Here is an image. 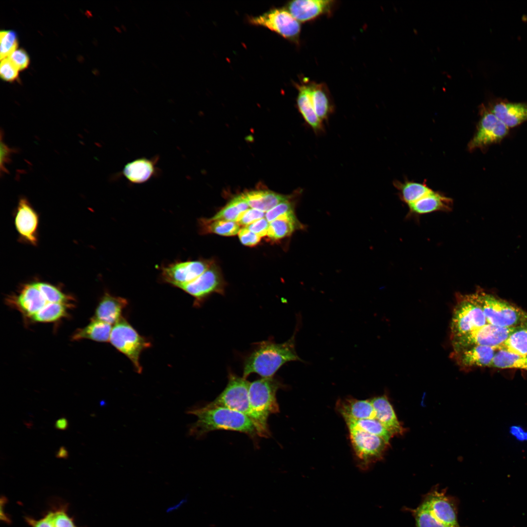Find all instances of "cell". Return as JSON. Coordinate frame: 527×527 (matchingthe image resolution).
<instances>
[{
	"label": "cell",
	"mask_w": 527,
	"mask_h": 527,
	"mask_svg": "<svg viewBox=\"0 0 527 527\" xmlns=\"http://www.w3.org/2000/svg\"><path fill=\"white\" fill-rule=\"evenodd\" d=\"M186 412L197 417V421L189 426L188 430L189 435L197 439L216 430L238 431L253 439L269 437L249 416L225 407L208 404L192 407Z\"/></svg>",
	"instance_id": "1"
},
{
	"label": "cell",
	"mask_w": 527,
	"mask_h": 527,
	"mask_svg": "<svg viewBox=\"0 0 527 527\" xmlns=\"http://www.w3.org/2000/svg\"><path fill=\"white\" fill-rule=\"evenodd\" d=\"M295 331L287 341L276 343L268 339L255 344L251 352L244 359L243 365V378L256 373L262 378L273 377L277 371L288 362L299 361L301 359L295 350Z\"/></svg>",
	"instance_id": "2"
},
{
	"label": "cell",
	"mask_w": 527,
	"mask_h": 527,
	"mask_svg": "<svg viewBox=\"0 0 527 527\" xmlns=\"http://www.w3.org/2000/svg\"><path fill=\"white\" fill-rule=\"evenodd\" d=\"M250 382L238 376L231 371H228V383L224 390L212 402L210 405L225 407L249 416L269 436L270 432L267 421L255 412L250 405L249 398Z\"/></svg>",
	"instance_id": "3"
},
{
	"label": "cell",
	"mask_w": 527,
	"mask_h": 527,
	"mask_svg": "<svg viewBox=\"0 0 527 527\" xmlns=\"http://www.w3.org/2000/svg\"><path fill=\"white\" fill-rule=\"evenodd\" d=\"M470 295L483 310L488 324L508 328L527 323V312L514 304L484 292Z\"/></svg>",
	"instance_id": "4"
},
{
	"label": "cell",
	"mask_w": 527,
	"mask_h": 527,
	"mask_svg": "<svg viewBox=\"0 0 527 527\" xmlns=\"http://www.w3.org/2000/svg\"><path fill=\"white\" fill-rule=\"evenodd\" d=\"M110 342L120 352L127 356L138 373H141L140 363L142 352L150 346L151 344L141 336L124 319L122 318L112 328Z\"/></svg>",
	"instance_id": "5"
},
{
	"label": "cell",
	"mask_w": 527,
	"mask_h": 527,
	"mask_svg": "<svg viewBox=\"0 0 527 527\" xmlns=\"http://www.w3.org/2000/svg\"><path fill=\"white\" fill-rule=\"evenodd\" d=\"M487 324L483 310L474 301L470 294L461 295L453 314L451 339L467 334Z\"/></svg>",
	"instance_id": "6"
},
{
	"label": "cell",
	"mask_w": 527,
	"mask_h": 527,
	"mask_svg": "<svg viewBox=\"0 0 527 527\" xmlns=\"http://www.w3.org/2000/svg\"><path fill=\"white\" fill-rule=\"evenodd\" d=\"M282 386V384L273 377L262 378L250 382L249 398L251 407L266 421L270 415L279 412L276 393Z\"/></svg>",
	"instance_id": "7"
},
{
	"label": "cell",
	"mask_w": 527,
	"mask_h": 527,
	"mask_svg": "<svg viewBox=\"0 0 527 527\" xmlns=\"http://www.w3.org/2000/svg\"><path fill=\"white\" fill-rule=\"evenodd\" d=\"M480 119L476 131L467 145L469 151L484 150L500 142L508 133V128L493 113L490 108L481 105Z\"/></svg>",
	"instance_id": "8"
},
{
	"label": "cell",
	"mask_w": 527,
	"mask_h": 527,
	"mask_svg": "<svg viewBox=\"0 0 527 527\" xmlns=\"http://www.w3.org/2000/svg\"><path fill=\"white\" fill-rule=\"evenodd\" d=\"M249 21L252 24L266 28L293 41L298 40L301 32L300 22L286 8L271 9L261 15L249 18Z\"/></svg>",
	"instance_id": "9"
},
{
	"label": "cell",
	"mask_w": 527,
	"mask_h": 527,
	"mask_svg": "<svg viewBox=\"0 0 527 527\" xmlns=\"http://www.w3.org/2000/svg\"><path fill=\"white\" fill-rule=\"evenodd\" d=\"M517 327H502L487 324L467 334L451 339L454 352L474 345L487 346L497 349Z\"/></svg>",
	"instance_id": "10"
},
{
	"label": "cell",
	"mask_w": 527,
	"mask_h": 527,
	"mask_svg": "<svg viewBox=\"0 0 527 527\" xmlns=\"http://www.w3.org/2000/svg\"><path fill=\"white\" fill-rule=\"evenodd\" d=\"M348 428L355 455L363 466H367L382 458L389 443L379 436L358 428Z\"/></svg>",
	"instance_id": "11"
},
{
	"label": "cell",
	"mask_w": 527,
	"mask_h": 527,
	"mask_svg": "<svg viewBox=\"0 0 527 527\" xmlns=\"http://www.w3.org/2000/svg\"><path fill=\"white\" fill-rule=\"evenodd\" d=\"M426 504L431 515L445 527H461L458 520L457 499L446 494L445 489L438 487L431 490L422 499Z\"/></svg>",
	"instance_id": "12"
},
{
	"label": "cell",
	"mask_w": 527,
	"mask_h": 527,
	"mask_svg": "<svg viewBox=\"0 0 527 527\" xmlns=\"http://www.w3.org/2000/svg\"><path fill=\"white\" fill-rule=\"evenodd\" d=\"M210 265L209 262L203 260L175 262L162 266L161 278L179 287L197 278Z\"/></svg>",
	"instance_id": "13"
},
{
	"label": "cell",
	"mask_w": 527,
	"mask_h": 527,
	"mask_svg": "<svg viewBox=\"0 0 527 527\" xmlns=\"http://www.w3.org/2000/svg\"><path fill=\"white\" fill-rule=\"evenodd\" d=\"M223 286L219 270L212 265L197 278L178 288L193 297L195 305H199L211 294L222 293Z\"/></svg>",
	"instance_id": "14"
},
{
	"label": "cell",
	"mask_w": 527,
	"mask_h": 527,
	"mask_svg": "<svg viewBox=\"0 0 527 527\" xmlns=\"http://www.w3.org/2000/svg\"><path fill=\"white\" fill-rule=\"evenodd\" d=\"M6 301L29 319L49 303L35 282L24 284L17 294L8 297Z\"/></svg>",
	"instance_id": "15"
},
{
	"label": "cell",
	"mask_w": 527,
	"mask_h": 527,
	"mask_svg": "<svg viewBox=\"0 0 527 527\" xmlns=\"http://www.w3.org/2000/svg\"><path fill=\"white\" fill-rule=\"evenodd\" d=\"M39 216L28 200L20 199L15 217V224L20 237L32 245L37 243Z\"/></svg>",
	"instance_id": "16"
},
{
	"label": "cell",
	"mask_w": 527,
	"mask_h": 527,
	"mask_svg": "<svg viewBox=\"0 0 527 527\" xmlns=\"http://www.w3.org/2000/svg\"><path fill=\"white\" fill-rule=\"evenodd\" d=\"M333 2L329 0H295L288 2L286 9L300 22H304L328 13Z\"/></svg>",
	"instance_id": "17"
},
{
	"label": "cell",
	"mask_w": 527,
	"mask_h": 527,
	"mask_svg": "<svg viewBox=\"0 0 527 527\" xmlns=\"http://www.w3.org/2000/svg\"><path fill=\"white\" fill-rule=\"evenodd\" d=\"M158 156L150 159L142 157L127 163L122 169V174L130 183L141 184L144 183L159 172L156 164Z\"/></svg>",
	"instance_id": "18"
},
{
	"label": "cell",
	"mask_w": 527,
	"mask_h": 527,
	"mask_svg": "<svg viewBox=\"0 0 527 527\" xmlns=\"http://www.w3.org/2000/svg\"><path fill=\"white\" fill-rule=\"evenodd\" d=\"M490 109L508 128L527 121V103L500 101Z\"/></svg>",
	"instance_id": "19"
},
{
	"label": "cell",
	"mask_w": 527,
	"mask_h": 527,
	"mask_svg": "<svg viewBox=\"0 0 527 527\" xmlns=\"http://www.w3.org/2000/svg\"><path fill=\"white\" fill-rule=\"evenodd\" d=\"M497 349L484 345H474L454 352L457 363L463 367H490Z\"/></svg>",
	"instance_id": "20"
},
{
	"label": "cell",
	"mask_w": 527,
	"mask_h": 527,
	"mask_svg": "<svg viewBox=\"0 0 527 527\" xmlns=\"http://www.w3.org/2000/svg\"><path fill=\"white\" fill-rule=\"evenodd\" d=\"M127 304L125 298L106 292L100 301L93 319L115 324L122 318V313Z\"/></svg>",
	"instance_id": "21"
},
{
	"label": "cell",
	"mask_w": 527,
	"mask_h": 527,
	"mask_svg": "<svg viewBox=\"0 0 527 527\" xmlns=\"http://www.w3.org/2000/svg\"><path fill=\"white\" fill-rule=\"evenodd\" d=\"M374 408L375 418L378 420L394 436L402 435L405 430L398 421L394 410L385 395L370 400Z\"/></svg>",
	"instance_id": "22"
},
{
	"label": "cell",
	"mask_w": 527,
	"mask_h": 527,
	"mask_svg": "<svg viewBox=\"0 0 527 527\" xmlns=\"http://www.w3.org/2000/svg\"><path fill=\"white\" fill-rule=\"evenodd\" d=\"M408 206L410 213L417 215L436 211L447 212L452 210L453 200L441 192L432 190L428 194Z\"/></svg>",
	"instance_id": "23"
},
{
	"label": "cell",
	"mask_w": 527,
	"mask_h": 527,
	"mask_svg": "<svg viewBox=\"0 0 527 527\" xmlns=\"http://www.w3.org/2000/svg\"><path fill=\"white\" fill-rule=\"evenodd\" d=\"M297 87V107L304 121L315 133L324 132V122L316 115L312 104L309 84L298 85Z\"/></svg>",
	"instance_id": "24"
},
{
	"label": "cell",
	"mask_w": 527,
	"mask_h": 527,
	"mask_svg": "<svg viewBox=\"0 0 527 527\" xmlns=\"http://www.w3.org/2000/svg\"><path fill=\"white\" fill-rule=\"evenodd\" d=\"M337 409L345 421L375 418L373 407L370 400L347 398L339 400Z\"/></svg>",
	"instance_id": "25"
},
{
	"label": "cell",
	"mask_w": 527,
	"mask_h": 527,
	"mask_svg": "<svg viewBox=\"0 0 527 527\" xmlns=\"http://www.w3.org/2000/svg\"><path fill=\"white\" fill-rule=\"evenodd\" d=\"M312 104L315 113L324 122L327 121L333 112L334 106L326 87L322 83L309 84Z\"/></svg>",
	"instance_id": "26"
},
{
	"label": "cell",
	"mask_w": 527,
	"mask_h": 527,
	"mask_svg": "<svg viewBox=\"0 0 527 527\" xmlns=\"http://www.w3.org/2000/svg\"><path fill=\"white\" fill-rule=\"evenodd\" d=\"M243 195L249 207L264 212L289 199L288 197L270 191H252Z\"/></svg>",
	"instance_id": "27"
},
{
	"label": "cell",
	"mask_w": 527,
	"mask_h": 527,
	"mask_svg": "<svg viewBox=\"0 0 527 527\" xmlns=\"http://www.w3.org/2000/svg\"><path fill=\"white\" fill-rule=\"evenodd\" d=\"M112 328L111 324L92 319L86 326L78 329L72 335V339L74 341L88 339L107 342L110 340Z\"/></svg>",
	"instance_id": "28"
},
{
	"label": "cell",
	"mask_w": 527,
	"mask_h": 527,
	"mask_svg": "<svg viewBox=\"0 0 527 527\" xmlns=\"http://www.w3.org/2000/svg\"><path fill=\"white\" fill-rule=\"evenodd\" d=\"M304 228L299 222L294 212L281 216L269 223L267 236L273 240L289 236L297 229Z\"/></svg>",
	"instance_id": "29"
},
{
	"label": "cell",
	"mask_w": 527,
	"mask_h": 527,
	"mask_svg": "<svg viewBox=\"0 0 527 527\" xmlns=\"http://www.w3.org/2000/svg\"><path fill=\"white\" fill-rule=\"evenodd\" d=\"M393 185L398 190L402 201L407 205L415 203L432 191L425 183L408 180L404 182L395 180Z\"/></svg>",
	"instance_id": "30"
},
{
	"label": "cell",
	"mask_w": 527,
	"mask_h": 527,
	"mask_svg": "<svg viewBox=\"0 0 527 527\" xmlns=\"http://www.w3.org/2000/svg\"><path fill=\"white\" fill-rule=\"evenodd\" d=\"M497 349L527 356V323L517 326Z\"/></svg>",
	"instance_id": "31"
},
{
	"label": "cell",
	"mask_w": 527,
	"mask_h": 527,
	"mask_svg": "<svg viewBox=\"0 0 527 527\" xmlns=\"http://www.w3.org/2000/svg\"><path fill=\"white\" fill-rule=\"evenodd\" d=\"M490 367L527 370V356L515 354L505 350L497 349Z\"/></svg>",
	"instance_id": "32"
},
{
	"label": "cell",
	"mask_w": 527,
	"mask_h": 527,
	"mask_svg": "<svg viewBox=\"0 0 527 527\" xmlns=\"http://www.w3.org/2000/svg\"><path fill=\"white\" fill-rule=\"evenodd\" d=\"M249 206L243 194L238 195L231 200L227 205L209 220L211 221L225 220L237 222L242 214L249 208Z\"/></svg>",
	"instance_id": "33"
},
{
	"label": "cell",
	"mask_w": 527,
	"mask_h": 527,
	"mask_svg": "<svg viewBox=\"0 0 527 527\" xmlns=\"http://www.w3.org/2000/svg\"><path fill=\"white\" fill-rule=\"evenodd\" d=\"M199 223L202 233H213L223 236H233L239 233V224L236 222L225 220L211 221L209 219L200 220Z\"/></svg>",
	"instance_id": "34"
},
{
	"label": "cell",
	"mask_w": 527,
	"mask_h": 527,
	"mask_svg": "<svg viewBox=\"0 0 527 527\" xmlns=\"http://www.w3.org/2000/svg\"><path fill=\"white\" fill-rule=\"evenodd\" d=\"M71 306L65 304L49 303L29 319L38 323L55 322L66 317Z\"/></svg>",
	"instance_id": "35"
},
{
	"label": "cell",
	"mask_w": 527,
	"mask_h": 527,
	"mask_svg": "<svg viewBox=\"0 0 527 527\" xmlns=\"http://www.w3.org/2000/svg\"><path fill=\"white\" fill-rule=\"evenodd\" d=\"M348 427L358 428L371 434L379 436L389 443L393 435L376 419L370 418L345 421Z\"/></svg>",
	"instance_id": "36"
},
{
	"label": "cell",
	"mask_w": 527,
	"mask_h": 527,
	"mask_svg": "<svg viewBox=\"0 0 527 527\" xmlns=\"http://www.w3.org/2000/svg\"><path fill=\"white\" fill-rule=\"evenodd\" d=\"M35 284L48 303H62L72 305L71 302L73 300L72 298L63 293L56 286L41 282H35Z\"/></svg>",
	"instance_id": "37"
},
{
	"label": "cell",
	"mask_w": 527,
	"mask_h": 527,
	"mask_svg": "<svg viewBox=\"0 0 527 527\" xmlns=\"http://www.w3.org/2000/svg\"><path fill=\"white\" fill-rule=\"evenodd\" d=\"M415 520V527H445L439 524L430 512L426 503L422 500L415 508H409Z\"/></svg>",
	"instance_id": "38"
},
{
	"label": "cell",
	"mask_w": 527,
	"mask_h": 527,
	"mask_svg": "<svg viewBox=\"0 0 527 527\" xmlns=\"http://www.w3.org/2000/svg\"><path fill=\"white\" fill-rule=\"evenodd\" d=\"M0 60L8 58L18 47L15 33L12 31H1L0 34Z\"/></svg>",
	"instance_id": "39"
},
{
	"label": "cell",
	"mask_w": 527,
	"mask_h": 527,
	"mask_svg": "<svg viewBox=\"0 0 527 527\" xmlns=\"http://www.w3.org/2000/svg\"><path fill=\"white\" fill-rule=\"evenodd\" d=\"M292 212H294V204L288 199L266 212L265 217L267 221L270 223L279 217Z\"/></svg>",
	"instance_id": "40"
},
{
	"label": "cell",
	"mask_w": 527,
	"mask_h": 527,
	"mask_svg": "<svg viewBox=\"0 0 527 527\" xmlns=\"http://www.w3.org/2000/svg\"><path fill=\"white\" fill-rule=\"evenodd\" d=\"M19 69L8 58L1 60L0 75L1 78L7 81L15 80L18 77Z\"/></svg>",
	"instance_id": "41"
},
{
	"label": "cell",
	"mask_w": 527,
	"mask_h": 527,
	"mask_svg": "<svg viewBox=\"0 0 527 527\" xmlns=\"http://www.w3.org/2000/svg\"><path fill=\"white\" fill-rule=\"evenodd\" d=\"M2 133H0V164L1 175L8 173L6 164L11 162V156L16 152L15 148H10L2 140Z\"/></svg>",
	"instance_id": "42"
},
{
	"label": "cell",
	"mask_w": 527,
	"mask_h": 527,
	"mask_svg": "<svg viewBox=\"0 0 527 527\" xmlns=\"http://www.w3.org/2000/svg\"><path fill=\"white\" fill-rule=\"evenodd\" d=\"M265 214L264 212L253 208H250L242 214L237 223L239 225L246 227L258 220L264 218Z\"/></svg>",
	"instance_id": "43"
},
{
	"label": "cell",
	"mask_w": 527,
	"mask_h": 527,
	"mask_svg": "<svg viewBox=\"0 0 527 527\" xmlns=\"http://www.w3.org/2000/svg\"><path fill=\"white\" fill-rule=\"evenodd\" d=\"M8 58L18 68L19 70L26 68L29 63V58L26 52L22 49L16 50Z\"/></svg>",
	"instance_id": "44"
},
{
	"label": "cell",
	"mask_w": 527,
	"mask_h": 527,
	"mask_svg": "<svg viewBox=\"0 0 527 527\" xmlns=\"http://www.w3.org/2000/svg\"><path fill=\"white\" fill-rule=\"evenodd\" d=\"M238 235L242 243L248 246H254L257 244L261 238L260 236L252 232L245 227L240 230Z\"/></svg>",
	"instance_id": "45"
},
{
	"label": "cell",
	"mask_w": 527,
	"mask_h": 527,
	"mask_svg": "<svg viewBox=\"0 0 527 527\" xmlns=\"http://www.w3.org/2000/svg\"><path fill=\"white\" fill-rule=\"evenodd\" d=\"M52 518L54 527H76L64 511L52 512Z\"/></svg>",
	"instance_id": "46"
},
{
	"label": "cell",
	"mask_w": 527,
	"mask_h": 527,
	"mask_svg": "<svg viewBox=\"0 0 527 527\" xmlns=\"http://www.w3.org/2000/svg\"><path fill=\"white\" fill-rule=\"evenodd\" d=\"M269 224V223L264 217L245 227L262 237L267 235Z\"/></svg>",
	"instance_id": "47"
},
{
	"label": "cell",
	"mask_w": 527,
	"mask_h": 527,
	"mask_svg": "<svg viewBox=\"0 0 527 527\" xmlns=\"http://www.w3.org/2000/svg\"><path fill=\"white\" fill-rule=\"evenodd\" d=\"M68 426V421L65 417H61L58 419L55 423V428L59 430H66Z\"/></svg>",
	"instance_id": "48"
},
{
	"label": "cell",
	"mask_w": 527,
	"mask_h": 527,
	"mask_svg": "<svg viewBox=\"0 0 527 527\" xmlns=\"http://www.w3.org/2000/svg\"><path fill=\"white\" fill-rule=\"evenodd\" d=\"M56 457L58 458L67 459L68 457L67 450L64 446H61L56 454Z\"/></svg>",
	"instance_id": "49"
},
{
	"label": "cell",
	"mask_w": 527,
	"mask_h": 527,
	"mask_svg": "<svg viewBox=\"0 0 527 527\" xmlns=\"http://www.w3.org/2000/svg\"><path fill=\"white\" fill-rule=\"evenodd\" d=\"M187 498L186 497L184 498L179 503L176 504L175 505H174L170 507H168L166 511L169 512L177 509L178 508L181 507L183 504L187 502Z\"/></svg>",
	"instance_id": "50"
},
{
	"label": "cell",
	"mask_w": 527,
	"mask_h": 527,
	"mask_svg": "<svg viewBox=\"0 0 527 527\" xmlns=\"http://www.w3.org/2000/svg\"><path fill=\"white\" fill-rule=\"evenodd\" d=\"M121 26L122 27V29H123V30H124V31H126V28L125 26H124V25H123V24H122Z\"/></svg>",
	"instance_id": "51"
},
{
	"label": "cell",
	"mask_w": 527,
	"mask_h": 527,
	"mask_svg": "<svg viewBox=\"0 0 527 527\" xmlns=\"http://www.w3.org/2000/svg\"><path fill=\"white\" fill-rule=\"evenodd\" d=\"M116 28L117 30H118V32H119V33H121V32H122V31L121 30V29H120L119 28H118V27L117 28V27H116Z\"/></svg>",
	"instance_id": "52"
}]
</instances>
